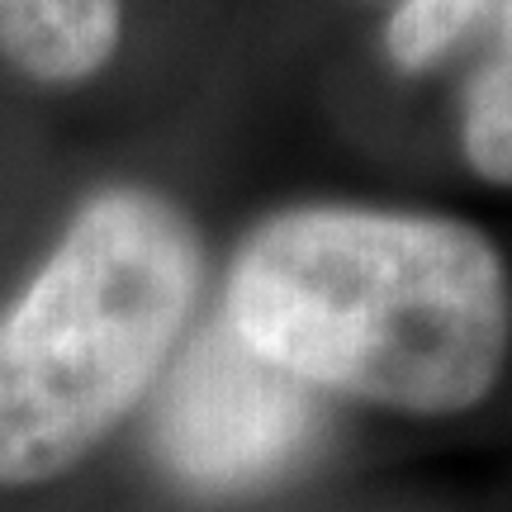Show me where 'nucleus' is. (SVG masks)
Returning <instances> with one entry per match:
<instances>
[{"label": "nucleus", "instance_id": "nucleus-6", "mask_svg": "<svg viewBox=\"0 0 512 512\" xmlns=\"http://www.w3.org/2000/svg\"><path fill=\"white\" fill-rule=\"evenodd\" d=\"M465 152L484 181L508 185L512 176V133H508V34L498 38L494 57L479 67L465 100Z\"/></svg>", "mask_w": 512, "mask_h": 512}, {"label": "nucleus", "instance_id": "nucleus-4", "mask_svg": "<svg viewBox=\"0 0 512 512\" xmlns=\"http://www.w3.org/2000/svg\"><path fill=\"white\" fill-rule=\"evenodd\" d=\"M119 43V0H0V53L38 81H81Z\"/></svg>", "mask_w": 512, "mask_h": 512}, {"label": "nucleus", "instance_id": "nucleus-1", "mask_svg": "<svg viewBox=\"0 0 512 512\" xmlns=\"http://www.w3.org/2000/svg\"><path fill=\"white\" fill-rule=\"evenodd\" d=\"M223 328L342 399L451 418L508 361V271L479 228L394 209H290L242 242Z\"/></svg>", "mask_w": 512, "mask_h": 512}, {"label": "nucleus", "instance_id": "nucleus-5", "mask_svg": "<svg viewBox=\"0 0 512 512\" xmlns=\"http://www.w3.org/2000/svg\"><path fill=\"white\" fill-rule=\"evenodd\" d=\"M494 15H508V0H399L384 43L399 67L418 72V67H432L451 43H460L479 19Z\"/></svg>", "mask_w": 512, "mask_h": 512}, {"label": "nucleus", "instance_id": "nucleus-3", "mask_svg": "<svg viewBox=\"0 0 512 512\" xmlns=\"http://www.w3.org/2000/svg\"><path fill=\"white\" fill-rule=\"evenodd\" d=\"M309 384L275 370L223 328H209L171 370L152 446L171 475L228 494L290 470L313 437Z\"/></svg>", "mask_w": 512, "mask_h": 512}, {"label": "nucleus", "instance_id": "nucleus-2", "mask_svg": "<svg viewBox=\"0 0 512 512\" xmlns=\"http://www.w3.org/2000/svg\"><path fill=\"white\" fill-rule=\"evenodd\" d=\"M200 294V238L176 204H86L0 318V489L72 475L147 399Z\"/></svg>", "mask_w": 512, "mask_h": 512}]
</instances>
